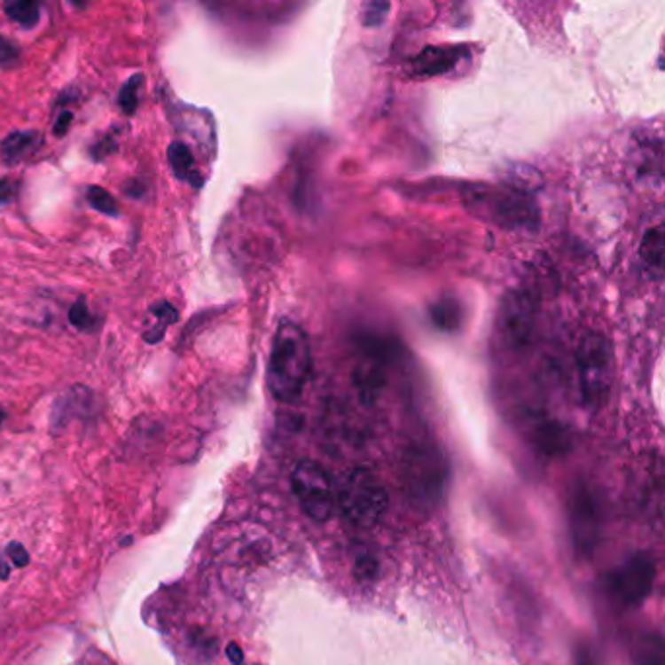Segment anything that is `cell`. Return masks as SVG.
<instances>
[{"label": "cell", "mask_w": 665, "mask_h": 665, "mask_svg": "<svg viewBox=\"0 0 665 665\" xmlns=\"http://www.w3.org/2000/svg\"><path fill=\"white\" fill-rule=\"evenodd\" d=\"M39 145H42V133L39 131H14L4 137V141L0 143V156H3L4 164L16 166L29 159V156H34Z\"/></svg>", "instance_id": "11"}, {"label": "cell", "mask_w": 665, "mask_h": 665, "mask_svg": "<svg viewBox=\"0 0 665 665\" xmlns=\"http://www.w3.org/2000/svg\"><path fill=\"white\" fill-rule=\"evenodd\" d=\"M227 658L231 660V663H234V665H242V661H244V653H242V650H240V646H239V644H229V648H227Z\"/></svg>", "instance_id": "29"}, {"label": "cell", "mask_w": 665, "mask_h": 665, "mask_svg": "<svg viewBox=\"0 0 665 665\" xmlns=\"http://www.w3.org/2000/svg\"><path fill=\"white\" fill-rule=\"evenodd\" d=\"M151 315L156 318V325L151 330H146L143 338L146 344H159L166 334V328L174 325V322H178L180 315H178V309L170 305L168 301L154 302V305L151 307Z\"/></svg>", "instance_id": "16"}, {"label": "cell", "mask_w": 665, "mask_h": 665, "mask_svg": "<svg viewBox=\"0 0 665 665\" xmlns=\"http://www.w3.org/2000/svg\"><path fill=\"white\" fill-rule=\"evenodd\" d=\"M653 580H656V562L652 554L637 552L614 570L611 591L627 607H638L652 593Z\"/></svg>", "instance_id": "8"}, {"label": "cell", "mask_w": 665, "mask_h": 665, "mask_svg": "<svg viewBox=\"0 0 665 665\" xmlns=\"http://www.w3.org/2000/svg\"><path fill=\"white\" fill-rule=\"evenodd\" d=\"M388 4L383 3H369L364 6V24L365 26H379L385 20L388 12Z\"/></svg>", "instance_id": "23"}, {"label": "cell", "mask_w": 665, "mask_h": 665, "mask_svg": "<svg viewBox=\"0 0 665 665\" xmlns=\"http://www.w3.org/2000/svg\"><path fill=\"white\" fill-rule=\"evenodd\" d=\"M632 660L637 665H663V642L658 634L640 638L632 650Z\"/></svg>", "instance_id": "18"}, {"label": "cell", "mask_w": 665, "mask_h": 665, "mask_svg": "<svg viewBox=\"0 0 665 665\" xmlns=\"http://www.w3.org/2000/svg\"><path fill=\"white\" fill-rule=\"evenodd\" d=\"M535 301L525 291H512L497 317V334L510 349H523L535 332Z\"/></svg>", "instance_id": "9"}, {"label": "cell", "mask_w": 665, "mask_h": 665, "mask_svg": "<svg viewBox=\"0 0 665 665\" xmlns=\"http://www.w3.org/2000/svg\"><path fill=\"white\" fill-rule=\"evenodd\" d=\"M90 403H92L90 390L82 387L71 388L68 393H65L61 398H59L53 406V414H51L53 427L57 429L61 426H66L74 416H82V412L88 406H90Z\"/></svg>", "instance_id": "13"}, {"label": "cell", "mask_w": 665, "mask_h": 665, "mask_svg": "<svg viewBox=\"0 0 665 665\" xmlns=\"http://www.w3.org/2000/svg\"><path fill=\"white\" fill-rule=\"evenodd\" d=\"M115 146H117L115 139H112V137H107V139H104V141H98L94 145V149L90 151L92 159L94 160H104L106 156H110L115 151Z\"/></svg>", "instance_id": "26"}, {"label": "cell", "mask_w": 665, "mask_h": 665, "mask_svg": "<svg viewBox=\"0 0 665 665\" xmlns=\"http://www.w3.org/2000/svg\"><path fill=\"white\" fill-rule=\"evenodd\" d=\"M68 322L76 328V330H82V332H88L92 330L96 320H94V315L90 312V309H88V302L84 297L76 299L74 305L68 309Z\"/></svg>", "instance_id": "21"}, {"label": "cell", "mask_w": 665, "mask_h": 665, "mask_svg": "<svg viewBox=\"0 0 665 665\" xmlns=\"http://www.w3.org/2000/svg\"><path fill=\"white\" fill-rule=\"evenodd\" d=\"M73 117L74 115H73L71 110H66V107H65V110H61V113H59V117L55 120V125H53V135L63 137L68 131V127H71Z\"/></svg>", "instance_id": "27"}, {"label": "cell", "mask_w": 665, "mask_h": 665, "mask_svg": "<svg viewBox=\"0 0 665 665\" xmlns=\"http://www.w3.org/2000/svg\"><path fill=\"white\" fill-rule=\"evenodd\" d=\"M400 486L416 510H434L447 490V461L432 443H412L400 455Z\"/></svg>", "instance_id": "2"}, {"label": "cell", "mask_w": 665, "mask_h": 665, "mask_svg": "<svg viewBox=\"0 0 665 665\" xmlns=\"http://www.w3.org/2000/svg\"><path fill=\"white\" fill-rule=\"evenodd\" d=\"M312 369L310 344L305 332L291 320H283L270 351L268 388L278 403H295L305 390Z\"/></svg>", "instance_id": "1"}, {"label": "cell", "mask_w": 665, "mask_h": 665, "mask_svg": "<svg viewBox=\"0 0 665 665\" xmlns=\"http://www.w3.org/2000/svg\"><path fill=\"white\" fill-rule=\"evenodd\" d=\"M16 198V184L8 178L0 180V205H6Z\"/></svg>", "instance_id": "28"}, {"label": "cell", "mask_w": 665, "mask_h": 665, "mask_svg": "<svg viewBox=\"0 0 665 665\" xmlns=\"http://www.w3.org/2000/svg\"><path fill=\"white\" fill-rule=\"evenodd\" d=\"M4 418V412H3V410H0V419H3Z\"/></svg>", "instance_id": "30"}, {"label": "cell", "mask_w": 665, "mask_h": 665, "mask_svg": "<svg viewBox=\"0 0 665 665\" xmlns=\"http://www.w3.org/2000/svg\"><path fill=\"white\" fill-rule=\"evenodd\" d=\"M168 164H170V168H172V174L180 182L192 184L193 188H200V185L203 184V178L200 176L198 168H195L193 156H192L188 146H185L184 143L174 141L168 146Z\"/></svg>", "instance_id": "14"}, {"label": "cell", "mask_w": 665, "mask_h": 665, "mask_svg": "<svg viewBox=\"0 0 665 665\" xmlns=\"http://www.w3.org/2000/svg\"><path fill=\"white\" fill-rule=\"evenodd\" d=\"M86 200L92 205L96 211H100L102 215H107V217H117L120 215V207H117L115 200L112 198L110 192H106L100 185H90L86 192Z\"/></svg>", "instance_id": "20"}, {"label": "cell", "mask_w": 665, "mask_h": 665, "mask_svg": "<svg viewBox=\"0 0 665 665\" xmlns=\"http://www.w3.org/2000/svg\"><path fill=\"white\" fill-rule=\"evenodd\" d=\"M385 385V367L380 364V357L375 356L373 351H369L364 357H361L359 365L356 367V387L359 390V395L367 403H373V400L380 395Z\"/></svg>", "instance_id": "10"}, {"label": "cell", "mask_w": 665, "mask_h": 665, "mask_svg": "<svg viewBox=\"0 0 665 665\" xmlns=\"http://www.w3.org/2000/svg\"><path fill=\"white\" fill-rule=\"evenodd\" d=\"M566 510L575 551L591 554L601 536V512L588 484L578 482L570 488Z\"/></svg>", "instance_id": "7"}, {"label": "cell", "mask_w": 665, "mask_h": 665, "mask_svg": "<svg viewBox=\"0 0 665 665\" xmlns=\"http://www.w3.org/2000/svg\"><path fill=\"white\" fill-rule=\"evenodd\" d=\"M143 82H145L143 74H133L129 81L121 86L117 102H120L125 115H133L137 107H139V88Z\"/></svg>", "instance_id": "19"}, {"label": "cell", "mask_w": 665, "mask_h": 665, "mask_svg": "<svg viewBox=\"0 0 665 665\" xmlns=\"http://www.w3.org/2000/svg\"><path fill=\"white\" fill-rule=\"evenodd\" d=\"M3 8L12 22L26 29L35 27L39 24V18H42V6L32 3V0H14V3H4Z\"/></svg>", "instance_id": "17"}, {"label": "cell", "mask_w": 665, "mask_h": 665, "mask_svg": "<svg viewBox=\"0 0 665 665\" xmlns=\"http://www.w3.org/2000/svg\"><path fill=\"white\" fill-rule=\"evenodd\" d=\"M640 260L644 268H648L650 273L661 276L663 268V227L656 224L650 231H646L640 242Z\"/></svg>", "instance_id": "15"}, {"label": "cell", "mask_w": 665, "mask_h": 665, "mask_svg": "<svg viewBox=\"0 0 665 665\" xmlns=\"http://www.w3.org/2000/svg\"><path fill=\"white\" fill-rule=\"evenodd\" d=\"M434 320H435L437 326L453 328L458 322V310H457V307H453L451 302L447 301L439 309H434Z\"/></svg>", "instance_id": "22"}, {"label": "cell", "mask_w": 665, "mask_h": 665, "mask_svg": "<svg viewBox=\"0 0 665 665\" xmlns=\"http://www.w3.org/2000/svg\"><path fill=\"white\" fill-rule=\"evenodd\" d=\"M6 554L10 556V559H12V562L18 566V568H24V566L29 564V554H27V551L24 549L22 544L10 543L6 546Z\"/></svg>", "instance_id": "25"}, {"label": "cell", "mask_w": 665, "mask_h": 665, "mask_svg": "<svg viewBox=\"0 0 665 665\" xmlns=\"http://www.w3.org/2000/svg\"><path fill=\"white\" fill-rule=\"evenodd\" d=\"M291 488L295 494L301 510L305 512L312 521H328L336 507L334 484L328 471L317 461H299L291 473Z\"/></svg>", "instance_id": "6"}, {"label": "cell", "mask_w": 665, "mask_h": 665, "mask_svg": "<svg viewBox=\"0 0 665 665\" xmlns=\"http://www.w3.org/2000/svg\"><path fill=\"white\" fill-rule=\"evenodd\" d=\"M461 55H463V49H457V47H447V49L429 47L412 61L414 74L418 76L442 74L449 71V68H451L458 59H461Z\"/></svg>", "instance_id": "12"}, {"label": "cell", "mask_w": 665, "mask_h": 665, "mask_svg": "<svg viewBox=\"0 0 665 665\" xmlns=\"http://www.w3.org/2000/svg\"><path fill=\"white\" fill-rule=\"evenodd\" d=\"M334 497L341 515L361 529L380 521L388 507V492L383 481L369 468L356 466L340 476Z\"/></svg>", "instance_id": "3"}, {"label": "cell", "mask_w": 665, "mask_h": 665, "mask_svg": "<svg viewBox=\"0 0 665 665\" xmlns=\"http://www.w3.org/2000/svg\"><path fill=\"white\" fill-rule=\"evenodd\" d=\"M466 205L507 229H535L539 221V211L517 190L478 188L468 195Z\"/></svg>", "instance_id": "5"}, {"label": "cell", "mask_w": 665, "mask_h": 665, "mask_svg": "<svg viewBox=\"0 0 665 665\" xmlns=\"http://www.w3.org/2000/svg\"><path fill=\"white\" fill-rule=\"evenodd\" d=\"M580 395L585 406L601 408L611 395L613 385V349L609 340L598 332H590L575 351Z\"/></svg>", "instance_id": "4"}, {"label": "cell", "mask_w": 665, "mask_h": 665, "mask_svg": "<svg viewBox=\"0 0 665 665\" xmlns=\"http://www.w3.org/2000/svg\"><path fill=\"white\" fill-rule=\"evenodd\" d=\"M18 47L6 39L4 35H0V65H12L18 61Z\"/></svg>", "instance_id": "24"}]
</instances>
